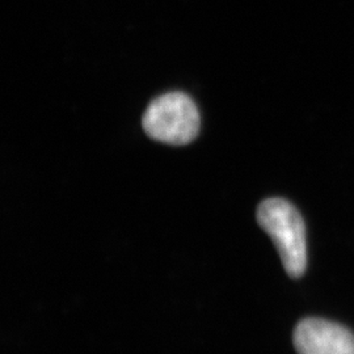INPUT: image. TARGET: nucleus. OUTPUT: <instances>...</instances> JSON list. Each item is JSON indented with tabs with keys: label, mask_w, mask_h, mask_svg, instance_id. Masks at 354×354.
I'll list each match as a JSON object with an SVG mask.
<instances>
[{
	"label": "nucleus",
	"mask_w": 354,
	"mask_h": 354,
	"mask_svg": "<svg viewBox=\"0 0 354 354\" xmlns=\"http://www.w3.org/2000/svg\"><path fill=\"white\" fill-rule=\"evenodd\" d=\"M142 125L153 140L184 146L200 131V113L188 95L168 92L150 102L143 114Z\"/></svg>",
	"instance_id": "nucleus-2"
},
{
	"label": "nucleus",
	"mask_w": 354,
	"mask_h": 354,
	"mask_svg": "<svg viewBox=\"0 0 354 354\" xmlns=\"http://www.w3.org/2000/svg\"><path fill=\"white\" fill-rule=\"evenodd\" d=\"M257 222L273 241L285 270L292 279L306 272L307 245L304 218L283 198H268L257 207Z\"/></svg>",
	"instance_id": "nucleus-1"
},
{
	"label": "nucleus",
	"mask_w": 354,
	"mask_h": 354,
	"mask_svg": "<svg viewBox=\"0 0 354 354\" xmlns=\"http://www.w3.org/2000/svg\"><path fill=\"white\" fill-rule=\"evenodd\" d=\"M294 346L298 354H354V335L339 323L308 317L294 330Z\"/></svg>",
	"instance_id": "nucleus-3"
}]
</instances>
